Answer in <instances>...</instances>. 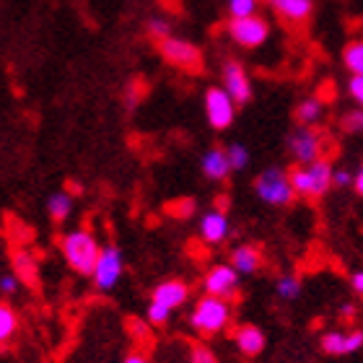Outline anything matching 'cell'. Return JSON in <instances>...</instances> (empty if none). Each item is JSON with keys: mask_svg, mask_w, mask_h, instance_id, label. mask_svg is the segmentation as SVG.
<instances>
[{"mask_svg": "<svg viewBox=\"0 0 363 363\" xmlns=\"http://www.w3.org/2000/svg\"><path fill=\"white\" fill-rule=\"evenodd\" d=\"M239 270L234 265H216L205 275V294L220 296V298H234L239 296Z\"/></svg>", "mask_w": 363, "mask_h": 363, "instance_id": "10", "label": "cell"}, {"mask_svg": "<svg viewBox=\"0 0 363 363\" xmlns=\"http://www.w3.org/2000/svg\"><path fill=\"white\" fill-rule=\"evenodd\" d=\"M60 250L65 262L70 265V270L81 272V275H94L96 262L101 257V244L96 242V236L91 234L89 228H73L68 234H62Z\"/></svg>", "mask_w": 363, "mask_h": 363, "instance_id": "1", "label": "cell"}, {"mask_svg": "<svg viewBox=\"0 0 363 363\" xmlns=\"http://www.w3.org/2000/svg\"><path fill=\"white\" fill-rule=\"evenodd\" d=\"M255 192L262 203L275 205V208H283V205H291L296 197V189L291 184V174L283 172V169H265L262 174L255 182Z\"/></svg>", "mask_w": 363, "mask_h": 363, "instance_id": "4", "label": "cell"}, {"mask_svg": "<svg viewBox=\"0 0 363 363\" xmlns=\"http://www.w3.org/2000/svg\"><path fill=\"white\" fill-rule=\"evenodd\" d=\"M169 317H172V309H169L167 303H161V301H153L148 303V314H145V319H148V325L153 327H164L169 322Z\"/></svg>", "mask_w": 363, "mask_h": 363, "instance_id": "25", "label": "cell"}, {"mask_svg": "<svg viewBox=\"0 0 363 363\" xmlns=\"http://www.w3.org/2000/svg\"><path fill=\"white\" fill-rule=\"evenodd\" d=\"M47 213H50V218H52L55 223H62V220L73 213V197H70L68 192H55V195H50V200H47Z\"/></svg>", "mask_w": 363, "mask_h": 363, "instance_id": "20", "label": "cell"}, {"mask_svg": "<svg viewBox=\"0 0 363 363\" xmlns=\"http://www.w3.org/2000/svg\"><path fill=\"white\" fill-rule=\"evenodd\" d=\"M342 128L348 133H363V109L358 106L356 112H348L342 117Z\"/></svg>", "mask_w": 363, "mask_h": 363, "instance_id": "29", "label": "cell"}, {"mask_svg": "<svg viewBox=\"0 0 363 363\" xmlns=\"http://www.w3.org/2000/svg\"><path fill=\"white\" fill-rule=\"evenodd\" d=\"M228 153V161H231V167H234V172H242V169L250 167V151H247V145L242 143H231L226 148Z\"/></svg>", "mask_w": 363, "mask_h": 363, "instance_id": "26", "label": "cell"}, {"mask_svg": "<svg viewBox=\"0 0 363 363\" xmlns=\"http://www.w3.org/2000/svg\"><path fill=\"white\" fill-rule=\"evenodd\" d=\"M356 317V306H353V303H345V306H342V319H353Z\"/></svg>", "mask_w": 363, "mask_h": 363, "instance_id": "37", "label": "cell"}, {"mask_svg": "<svg viewBox=\"0 0 363 363\" xmlns=\"http://www.w3.org/2000/svg\"><path fill=\"white\" fill-rule=\"evenodd\" d=\"M11 265H13V272L18 275L21 283L26 286H37L39 283V265H37V257L26 250H16L11 255Z\"/></svg>", "mask_w": 363, "mask_h": 363, "instance_id": "18", "label": "cell"}, {"mask_svg": "<svg viewBox=\"0 0 363 363\" xmlns=\"http://www.w3.org/2000/svg\"><path fill=\"white\" fill-rule=\"evenodd\" d=\"M348 91H350V96L356 99V104L363 109V76H353V78H350Z\"/></svg>", "mask_w": 363, "mask_h": 363, "instance_id": "32", "label": "cell"}, {"mask_svg": "<svg viewBox=\"0 0 363 363\" xmlns=\"http://www.w3.org/2000/svg\"><path fill=\"white\" fill-rule=\"evenodd\" d=\"M228 13H231V18L255 16L257 13V0H228Z\"/></svg>", "mask_w": 363, "mask_h": 363, "instance_id": "27", "label": "cell"}, {"mask_svg": "<svg viewBox=\"0 0 363 363\" xmlns=\"http://www.w3.org/2000/svg\"><path fill=\"white\" fill-rule=\"evenodd\" d=\"M205 114H208V122H211L216 130L231 128L234 114H236L234 96H231L223 86H220V89H218V86L208 89V94H205Z\"/></svg>", "mask_w": 363, "mask_h": 363, "instance_id": "8", "label": "cell"}, {"mask_svg": "<svg viewBox=\"0 0 363 363\" xmlns=\"http://www.w3.org/2000/svg\"><path fill=\"white\" fill-rule=\"evenodd\" d=\"M228 37L234 39L236 45L247 47V50H255V47H262L270 37V23L262 18V16H244V18H231L228 21Z\"/></svg>", "mask_w": 363, "mask_h": 363, "instance_id": "6", "label": "cell"}, {"mask_svg": "<svg viewBox=\"0 0 363 363\" xmlns=\"http://www.w3.org/2000/svg\"><path fill=\"white\" fill-rule=\"evenodd\" d=\"M353 187H356V192L363 197V167H361V172L356 174V182H353Z\"/></svg>", "mask_w": 363, "mask_h": 363, "instance_id": "38", "label": "cell"}, {"mask_svg": "<svg viewBox=\"0 0 363 363\" xmlns=\"http://www.w3.org/2000/svg\"><path fill=\"white\" fill-rule=\"evenodd\" d=\"M288 151L298 164H314V161L322 159L325 138L319 135L317 130H311L309 125H301L288 135Z\"/></svg>", "mask_w": 363, "mask_h": 363, "instance_id": "7", "label": "cell"}, {"mask_svg": "<svg viewBox=\"0 0 363 363\" xmlns=\"http://www.w3.org/2000/svg\"><path fill=\"white\" fill-rule=\"evenodd\" d=\"M322 112H325V106L319 99H303L301 104L296 106V120L301 125H314V122H319Z\"/></svg>", "mask_w": 363, "mask_h": 363, "instance_id": "21", "label": "cell"}, {"mask_svg": "<svg viewBox=\"0 0 363 363\" xmlns=\"http://www.w3.org/2000/svg\"><path fill=\"white\" fill-rule=\"evenodd\" d=\"M148 34L161 42V39L172 37V29H169V23L164 18H153V21H148Z\"/></svg>", "mask_w": 363, "mask_h": 363, "instance_id": "31", "label": "cell"}, {"mask_svg": "<svg viewBox=\"0 0 363 363\" xmlns=\"http://www.w3.org/2000/svg\"><path fill=\"white\" fill-rule=\"evenodd\" d=\"M189 363H218V358H216V353L211 348L195 345V348L189 350Z\"/></svg>", "mask_w": 363, "mask_h": 363, "instance_id": "30", "label": "cell"}, {"mask_svg": "<svg viewBox=\"0 0 363 363\" xmlns=\"http://www.w3.org/2000/svg\"><path fill=\"white\" fill-rule=\"evenodd\" d=\"M223 89L234 96L236 104H247L252 99L250 76H247V70H244L242 62L228 60L226 65H223Z\"/></svg>", "mask_w": 363, "mask_h": 363, "instance_id": "11", "label": "cell"}, {"mask_svg": "<svg viewBox=\"0 0 363 363\" xmlns=\"http://www.w3.org/2000/svg\"><path fill=\"white\" fill-rule=\"evenodd\" d=\"M16 288H18V275H16V272H11V275H3V278H0V291H3V294L6 296H11V294H16Z\"/></svg>", "mask_w": 363, "mask_h": 363, "instance_id": "33", "label": "cell"}, {"mask_svg": "<svg viewBox=\"0 0 363 363\" xmlns=\"http://www.w3.org/2000/svg\"><path fill=\"white\" fill-rule=\"evenodd\" d=\"M228 231H231V223H228L226 211H220V208L208 211L203 218H200V236H203L208 244L226 242Z\"/></svg>", "mask_w": 363, "mask_h": 363, "instance_id": "13", "label": "cell"}, {"mask_svg": "<svg viewBox=\"0 0 363 363\" xmlns=\"http://www.w3.org/2000/svg\"><path fill=\"white\" fill-rule=\"evenodd\" d=\"M234 340H236V348L250 358L259 356V353L265 350V333H262L257 325H242L236 330Z\"/></svg>", "mask_w": 363, "mask_h": 363, "instance_id": "16", "label": "cell"}, {"mask_svg": "<svg viewBox=\"0 0 363 363\" xmlns=\"http://www.w3.org/2000/svg\"><path fill=\"white\" fill-rule=\"evenodd\" d=\"M231 265L239 270V275H255V272L262 267V252L252 244H244V247H236L231 252Z\"/></svg>", "mask_w": 363, "mask_h": 363, "instance_id": "19", "label": "cell"}, {"mask_svg": "<svg viewBox=\"0 0 363 363\" xmlns=\"http://www.w3.org/2000/svg\"><path fill=\"white\" fill-rule=\"evenodd\" d=\"M187 298H189V286L179 278L164 280V283H159V286L153 288V301L167 303L169 309H179Z\"/></svg>", "mask_w": 363, "mask_h": 363, "instance_id": "14", "label": "cell"}, {"mask_svg": "<svg viewBox=\"0 0 363 363\" xmlns=\"http://www.w3.org/2000/svg\"><path fill=\"white\" fill-rule=\"evenodd\" d=\"M16 330H18V317H16V311L8 303H3L0 306V342L8 345V340L16 335Z\"/></svg>", "mask_w": 363, "mask_h": 363, "instance_id": "23", "label": "cell"}, {"mask_svg": "<svg viewBox=\"0 0 363 363\" xmlns=\"http://www.w3.org/2000/svg\"><path fill=\"white\" fill-rule=\"evenodd\" d=\"M128 333L135 335V337H140V340H143L145 335H148V327H145L143 319H128Z\"/></svg>", "mask_w": 363, "mask_h": 363, "instance_id": "34", "label": "cell"}, {"mask_svg": "<svg viewBox=\"0 0 363 363\" xmlns=\"http://www.w3.org/2000/svg\"><path fill=\"white\" fill-rule=\"evenodd\" d=\"M342 62H345V68H348L353 76H363V39H356V42H350V45L345 47Z\"/></svg>", "mask_w": 363, "mask_h": 363, "instance_id": "22", "label": "cell"}, {"mask_svg": "<svg viewBox=\"0 0 363 363\" xmlns=\"http://www.w3.org/2000/svg\"><path fill=\"white\" fill-rule=\"evenodd\" d=\"M350 283H353V291L356 294H363V270H356L350 275Z\"/></svg>", "mask_w": 363, "mask_h": 363, "instance_id": "36", "label": "cell"}, {"mask_svg": "<svg viewBox=\"0 0 363 363\" xmlns=\"http://www.w3.org/2000/svg\"><path fill=\"white\" fill-rule=\"evenodd\" d=\"M228 319H231V303H228V298L205 294L203 298L195 303V311H192V317H189V325L195 327V333H200V335H218L226 330Z\"/></svg>", "mask_w": 363, "mask_h": 363, "instance_id": "3", "label": "cell"}, {"mask_svg": "<svg viewBox=\"0 0 363 363\" xmlns=\"http://www.w3.org/2000/svg\"><path fill=\"white\" fill-rule=\"evenodd\" d=\"M159 52L164 55V60L169 65H174L179 70H187V73H200L203 70V52H200V47H195L187 39H179V37L161 39Z\"/></svg>", "mask_w": 363, "mask_h": 363, "instance_id": "5", "label": "cell"}, {"mask_svg": "<svg viewBox=\"0 0 363 363\" xmlns=\"http://www.w3.org/2000/svg\"><path fill=\"white\" fill-rule=\"evenodd\" d=\"M167 213H169V216H174V218H189V216L195 213V203H192L189 197L172 200V203L167 205Z\"/></svg>", "mask_w": 363, "mask_h": 363, "instance_id": "28", "label": "cell"}, {"mask_svg": "<svg viewBox=\"0 0 363 363\" xmlns=\"http://www.w3.org/2000/svg\"><path fill=\"white\" fill-rule=\"evenodd\" d=\"M275 291H278V296L283 301H294V298L301 296V280L296 278V275H283L275 283Z\"/></svg>", "mask_w": 363, "mask_h": 363, "instance_id": "24", "label": "cell"}, {"mask_svg": "<svg viewBox=\"0 0 363 363\" xmlns=\"http://www.w3.org/2000/svg\"><path fill=\"white\" fill-rule=\"evenodd\" d=\"M122 270H125V259H122V252L117 247H104L101 250V257L96 262V270H94V283H96L99 291H112L122 278Z\"/></svg>", "mask_w": 363, "mask_h": 363, "instance_id": "9", "label": "cell"}, {"mask_svg": "<svg viewBox=\"0 0 363 363\" xmlns=\"http://www.w3.org/2000/svg\"><path fill=\"white\" fill-rule=\"evenodd\" d=\"M200 169H203V174L213 182H223L234 167H231V161H228V153L223 148H211V151L205 153L203 161H200Z\"/></svg>", "mask_w": 363, "mask_h": 363, "instance_id": "15", "label": "cell"}, {"mask_svg": "<svg viewBox=\"0 0 363 363\" xmlns=\"http://www.w3.org/2000/svg\"><path fill=\"white\" fill-rule=\"evenodd\" d=\"M125 363H148V358L140 356V353H130V356L125 358Z\"/></svg>", "mask_w": 363, "mask_h": 363, "instance_id": "39", "label": "cell"}, {"mask_svg": "<svg viewBox=\"0 0 363 363\" xmlns=\"http://www.w3.org/2000/svg\"><path fill=\"white\" fill-rule=\"evenodd\" d=\"M267 3L275 8V13H280L291 23H303L314 11L311 0H267Z\"/></svg>", "mask_w": 363, "mask_h": 363, "instance_id": "17", "label": "cell"}, {"mask_svg": "<svg viewBox=\"0 0 363 363\" xmlns=\"http://www.w3.org/2000/svg\"><path fill=\"white\" fill-rule=\"evenodd\" d=\"M353 182H356V177L350 174L348 169H335V187H348Z\"/></svg>", "mask_w": 363, "mask_h": 363, "instance_id": "35", "label": "cell"}, {"mask_svg": "<svg viewBox=\"0 0 363 363\" xmlns=\"http://www.w3.org/2000/svg\"><path fill=\"white\" fill-rule=\"evenodd\" d=\"M288 174H291L296 195L306 197V200H317L335 184V169L325 159L314 161V164H298Z\"/></svg>", "mask_w": 363, "mask_h": 363, "instance_id": "2", "label": "cell"}, {"mask_svg": "<svg viewBox=\"0 0 363 363\" xmlns=\"http://www.w3.org/2000/svg\"><path fill=\"white\" fill-rule=\"evenodd\" d=\"M363 345V330H353V333H325L322 335V350L330 353V356H348V353H356Z\"/></svg>", "mask_w": 363, "mask_h": 363, "instance_id": "12", "label": "cell"}]
</instances>
